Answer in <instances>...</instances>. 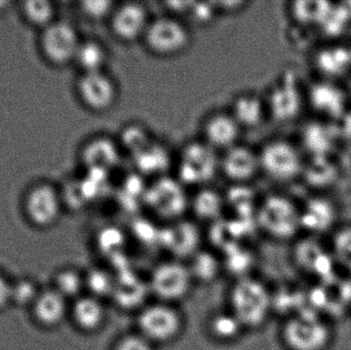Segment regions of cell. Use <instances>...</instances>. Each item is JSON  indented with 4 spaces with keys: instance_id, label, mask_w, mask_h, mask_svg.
<instances>
[{
    "instance_id": "e0dca14e",
    "label": "cell",
    "mask_w": 351,
    "mask_h": 350,
    "mask_svg": "<svg viewBox=\"0 0 351 350\" xmlns=\"http://www.w3.org/2000/svg\"><path fill=\"white\" fill-rule=\"evenodd\" d=\"M241 129L230 112L217 111L204 121L202 140L215 150L226 151L239 144Z\"/></svg>"
},
{
    "instance_id": "f1b7e54d",
    "label": "cell",
    "mask_w": 351,
    "mask_h": 350,
    "mask_svg": "<svg viewBox=\"0 0 351 350\" xmlns=\"http://www.w3.org/2000/svg\"><path fill=\"white\" fill-rule=\"evenodd\" d=\"M51 287L66 299L74 301L86 294L84 293L86 292L84 273H80L73 267H64L59 269L53 275Z\"/></svg>"
},
{
    "instance_id": "4dcf8cb0",
    "label": "cell",
    "mask_w": 351,
    "mask_h": 350,
    "mask_svg": "<svg viewBox=\"0 0 351 350\" xmlns=\"http://www.w3.org/2000/svg\"><path fill=\"white\" fill-rule=\"evenodd\" d=\"M317 64L325 75H343L351 66V51L346 47L327 49L319 53Z\"/></svg>"
},
{
    "instance_id": "5b68a950",
    "label": "cell",
    "mask_w": 351,
    "mask_h": 350,
    "mask_svg": "<svg viewBox=\"0 0 351 350\" xmlns=\"http://www.w3.org/2000/svg\"><path fill=\"white\" fill-rule=\"evenodd\" d=\"M282 339L289 350H326L332 339L329 325L313 312H300L286 321Z\"/></svg>"
},
{
    "instance_id": "ba28073f",
    "label": "cell",
    "mask_w": 351,
    "mask_h": 350,
    "mask_svg": "<svg viewBox=\"0 0 351 350\" xmlns=\"http://www.w3.org/2000/svg\"><path fill=\"white\" fill-rule=\"evenodd\" d=\"M144 205L158 217L177 222L190 205L184 185L173 177L154 179L144 193Z\"/></svg>"
},
{
    "instance_id": "9c48e42d",
    "label": "cell",
    "mask_w": 351,
    "mask_h": 350,
    "mask_svg": "<svg viewBox=\"0 0 351 350\" xmlns=\"http://www.w3.org/2000/svg\"><path fill=\"white\" fill-rule=\"evenodd\" d=\"M259 158L261 171L278 182L294 180L304 170L298 148L286 140L267 142L260 150Z\"/></svg>"
},
{
    "instance_id": "d6a6232c",
    "label": "cell",
    "mask_w": 351,
    "mask_h": 350,
    "mask_svg": "<svg viewBox=\"0 0 351 350\" xmlns=\"http://www.w3.org/2000/svg\"><path fill=\"white\" fill-rule=\"evenodd\" d=\"M188 267L194 282L210 283L218 277L222 264L214 254L206 251H198L191 257V262Z\"/></svg>"
},
{
    "instance_id": "2e32d148",
    "label": "cell",
    "mask_w": 351,
    "mask_h": 350,
    "mask_svg": "<svg viewBox=\"0 0 351 350\" xmlns=\"http://www.w3.org/2000/svg\"><path fill=\"white\" fill-rule=\"evenodd\" d=\"M121 158L119 141L105 135L90 138L80 150V160L88 171L109 173L119 166Z\"/></svg>"
},
{
    "instance_id": "f546056e",
    "label": "cell",
    "mask_w": 351,
    "mask_h": 350,
    "mask_svg": "<svg viewBox=\"0 0 351 350\" xmlns=\"http://www.w3.org/2000/svg\"><path fill=\"white\" fill-rule=\"evenodd\" d=\"M154 141L156 140L154 139L150 129L139 123H131L125 125L121 129L119 138L121 149L129 152L132 158L152 145Z\"/></svg>"
},
{
    "instance_id": "f35d334b",
    "label": "cell",
    "mask_w": 351,
    "mask_h": 350,
    "mask_svg": "<svg viewBox=\"0 0 351 350\" xmlns=\"http://www.w3.org/2000/svg\"><path fill=\"white\" fill-rule=\"evenodd\" d=\"M334 248L340 256L351 259V227L343 228L336 234Z\"/></svg>"
},
{
    "instance_id": "7402d4cb",
    "label": "cell",
    "mask_w": 351,
    "mask_h": 350,
    "mask_svg": "<svg viewBox=\"0 0 351 350\" xmlns=\"http://www.w3.org/2000/svg\"><path fill=\"white\" fill-rule=\"evenodd\" d=\"M309 102L317 112L325 116L340 117L344 113L346 97L341 88L330 82L317 84L309 92Z\"/></svg>"
},
{
    "instance_id": "4316f807",
    "label": "cell",
    "mask_w": 351,
    "mask_h": 350,
    "mask_svg": "<svg viewBox=\"0 0 351 350\" xmlns=\"http://www.w3.org/2000/svg\"><path fill=\"white\" fill-rule=\"evenodd\" d=\"M21 14L30 26L45 30L57 21V8L47 0H29L23 2Z\"/></svg>"
},
{
    "instance_id": "52a82bcc",
    "label": "cell",
    "mask_w": 351,
    "mask_h": 350,
    "mask_svg": "<svg viewBox=\"0 0 351 350\" xmlns=\"http://www.w3.org/2000/svg\"><path fill=\"white\" fill-rule=\"evenodd\" d=\"M193 283L188 265L173 259L154 267L148 286L158 301L176 305L189 295Z\"/></svg>"
},
{
    "instance_id": "277c9868",
    "label": "cell",
    "mask_w": 351,
    "mask_h": 350,
    "mask_svg": "<svg viewBox=\"0 0 351 350\" xmlns=\"http://www.w3.org/2000/svg\"><path fill=\"white\" fill-rule=\"evenodd\" d=\"M217 150L204 140L186 144L180 152L177 179L183 185L204 186L220 171V160Z\"/></svg>"
},
{
    "instance_id": "74e56055",
    "label": "cell",
    "mask_w": 351,
    "mask_h": 350,
    "mask_svg": "<svg viewBox=\"0 0 351 350\" xmlns=\"http://www.w3.org/2000/svg\"><path fill=\"white\" fill-rule=\"evenodd\" d=\"M112 350H156V347L139 333H134L121 337Z\"/></svg>"
},
{
    "instance_id": "60d3db41",
    "label": "cell",
    "mask_w": 351,
    "mask_h": 350,
    "mask_svg": "<svg viewBox=\"0 0 351 350\" xmlns=\"http://www.w3.org/2000/svg\"><path fill=\"white\" fill-rule=\"evenodd\" d=\"M10 5H12V2L6 1V0H3V1L0 0V16L5 14Z\"/></svg>"
},
{
    "instance_id": "603a6c76",
    "label": "cell",
    "mask_w": 351,
    "mask_h": 350,
    "mask_svg": "<svg viewBox=\"0 0 351 350\" xmlns=\"http://www.w3.org/2000/svg\"><path fill=\"white\" fill-rule=\"evenodd\" d=\"M133 160L140 174L154 176V179L167 176V171L172 162L168 148L156 141L134 155Z\"/></svg>"
},
{
    "instance_id": "ab89813d",
    "label": "cell",
    "mask_w": 351,
    "mask_h": 350,
    "mask_svg": "<svg viewBox=\"0 0 351 350\" xmlns=\"http://www.w3.org/2000/svg\"><path fill=\"white\" fill-rule=\"evenodd\" d=\"M12 281L0 271V310L12 305Z\"/></svg>"
},
{
    "instance_id": "4fadbf2b",
    "label": "cell",
    "mask_w": 351,
    "mask_h": 350,
    "mask_svg": "<svg viewBox=\"0 0 351 350\" xmlns=\"http://www.w3.org/2000/svg\"><path fill=\"white\" fill-rule=\"evenodd\" d=\"M152 20L143 3L123 2L117 4L109 18V24L115 38L121 42L132 43L143 40Z\"/></svg>"
},
{
    "instance_id": "83f0119b",
    "label": "cell",
    "mask_w": 351,
    "mask_h": 350,
    "mask_svg": "<svg viewBox=\"0 0 351 350\" xmlns=\"http://www.w3.org/2000/svg\"><path fill=\"white\" fill-rule=\"evenodd\" d=\"M190 205L198 218L213 221L218 219L222 214L225 201L218 191L212 188H200L190 201Z\"/></svg>"
},
{
    "instance_id": "30bf717a",
    "label": "cell",
    "mask_w": 351,
    "mask_h": 350,
    "mask_svg": "<svg viewBox=\"0 0 351 350\" xmlns=\"http://www.w3.org/2000/svg\"><path fill=\"white\" fill-rule=\"evenodd\" d=\"M62 191L49 183L41 182L28 189L24 197V213L35 227L49 228L59 221L64 208Z\"/></svg>"
},
{
    "instance_id": "5bb4252c",
    "label": "cell",
    "mask_w": 351,
    "mask_h": 350,
    "mask_svg": "<svg viewBox=\"0 0 351 350\" xmlns=\"http://www.w3.org/2000/svg\"><path fill=\"white\" fill-rule=\"evenodd\" d=\"M268 113L274 121L287 123L298 116L302 109V94L293 74H285L266 98Z\"/></svg>"
},
{
    "instance_id": "8fae6325",
    "label": "cell",
    "mask_w": 351,
    "mask_h": 350,
    "mask_svg": "<svg viewBox=\"0 0 351 350\" xmlns=\"http://www.w3.org/2000/svg\"><path fill=\"white\" fill-rule=\"evenodd\" d=\"M82 41L71 23L57 20L41 31L39 47L47 61L51 65L63 67L74 63Z\"/></svg>"
},
{
    "instance_id": "3957f363",
    "label": "cell",
    "mask_w": 351,
    "mask_h": 350,
    "mask_svg": "<svg viewBox=\"0 0 351 350\" xmlns=\"http://www.w3.org/2000/svg\"><path fill=\"white\" fill-rule=\"evenodd\" d=\"M143 42L152 55L173 58L187 51L192 35L189 27L179 16H162L152 18Z\"/></svg>"
},
{
    "instance_id": "cb8c5ba5",
    "label": "cell",
    "mask_w": 351,
    "mask_h": 350,
    "mask_svg": "<svg viewBox=\"0 0 351 350\" xmlns=\"http://www.w3.org/2000/svg\"><path fill=\"white\" fill-rule=\"evenodd\" d=\"M109 61V51L106 45L97 39H86L80 43L74 63L82 73L105 71Z\"/></svg>"
},
{
    "instance_id": "1f68e13d",
    "label": "cell",
    "mask_w": 351,
    "mask_h": 350,
    "mask_svg": "<svg viewBox=\"0 0 351 350\" xmlns=\"http://www.w3.org/2000/svg\"><path fill=\"white\" fill-rule=\"evenodd\" d=\"M333 140V131L326 125H311L303 132V144L313 158H327Z\"/></svg>"
},
{
    "instance_id": "7c38bea8",
    "label": "cell",
    "mask_w": 351,
    "mask_h": 350,
    "mask_svg": "<svg viewBox=\"0 0 351 350\" xmlns=\"http://www.w3.org/2000/svg\"><path fill=\"white\" fill-rule=\"evenodd\" d=\"M76 92L80 102L95 113L111 110L119 101L117 80L106 71L82 73L76 82Z\"/></svg>"
},
{
    "instance_id": "484cf974",
    "label": "cell",
    "mask_w": 351,
    "mask_h": 350,
    "mask_svg": "<svg viewBox=\"0 0 351 350\" xmlns=\"http://www.w3.org/2000/svg\"><path fill=\"white\" fill-rule=\"evenodd\" d=\"M208 330L215 340L233 342L245 331L237 316L229 312H219L213 314L208 322Z\"/></svg>"
},
{
    "instance_id": "d4e9b609",
    "label": "cell",
    "mask_w": 351,
    "mask_h": 350,
    "mask_svg": "<svg viewBox=\"0 0 351 350\" xmlns=\"http://www.w3.org/2000/svg\"><path fill=\"white\" fill-rule=\"evenodd\" d=\"M166 242L169 248L174 251L178 256L186 254L191 258L195 253L198 244V232L194 225L187 222L177 221L174 225L169 229L166 236Z\"/></svg>"
},
{
    "instance_id": "e575fe53",
    "label": "cell",
    "mask_w": 351,
    "mask_h": 350,
    "mask_svg": "<svg viewBox=\"0 0 351 350\" xmlns=\"http://www.w3.org/2000/svg\"><path fill=\"white\" fill-rule=\"evenodd\" d=\"M40 292V287L34 279L21 277L16 281H12V305L29 308L31 310Z\"/></svg>"
},
{
    "instance_id": "d6986e66",
    "label": "cell",
    "mask_w": 351,
    "mask_h": 350,
    "mask_svg": "<svg viewBox=\"0 0 351 350\" xmlns=\"http://www.w3.org/2000/svg\"><path fill=\"white\" fill-rule=\"evenodd\" d=\"M69 316L78 330L90 334L104 326L107 312L102 299L84 294L72 301Z\"/></svg>"
},
{
    "instance_id": "7a4b0ae2",
    "label": "cell",
    "mask_w": 351,
    "mask_h": 350,
    "mask_svg": "<svg viewBox=\"0 0 351 350\" xmlns=\"http://www.w3.org/2000/svg\"><path fill=\"white\" fill-rule=\"evenodd\" d=\"M138 333L154 347L174 342L184 330V318L173 304L144 305L137 318Z\"/></svg>"
},
{
    "instance_id": "6da1fadb",
    "label": "cell",
    "mask_w": 351,
    "mask_h": 350,
    "mask_svg": "<svg viewBox=\"0 0 351 350\" xmlns=\"http://www.w3.org/2000/svg\"><path fill=\"white\" fill-rule=\"evenodd\" d=\"M229 301L230 312L237 316L245 330L261 328L274 310V296L269 290L261 281L251 277L235 282Z\"/></svg>"
},
{
    "instance_id": "ffe728a7",
    "label": "cell",
    "mask_w": 351,
    "mask_h": 350,
    "mask_svg": "<svg viewBox=\"0 0 351 350\" xmlns=\"http://www.w3.org/2000/svg\"><path fill=\"white\" fill-rule=\"evenodd\" d=\"M231 114L241 129H253L261 127L267 118L266 99L256 92H243L233 100Z\"/></svg>"
},
{
    "instance_id": "d590c367",
    "label": "cell",
    "mask_w": 351,
    "mask_h": 350,
    "mask_svg": "<svg viewBox=\"0 0 351 350\" xmlns=\"http://www.w3.org/2000/svg\"><path fill=\"white\" fill-rule=\"evenodd\" d=\"M117 5V3L109 0H90L80 2L78 10L88 20L101 22L103 20L109 21Z\"/></svg>"
},
{
    "instance_id": "ac0fdd59",
    "label": "cell",
    "mask_w": 351,
    "mask_h": 350,
    "mask_svg": "<svg viewBox=\"0 0 351 350\" xmlns=\"http://www.w3.org/2000/svg\"><path fill=\"white\" fill-rule=\"evenodd\" d=\"M70 305L69 300L51 286L41 289L31 312L37 324L43 328L53 329L60 326L69 316Z\"/></svg>"
},
{
    "instance_id": "836d02e7",
    "label": "cell",
    "mask_w": 351,
    "mask_h": 350,
    "mask_svg": "<svg viewBox=\"0 0 351 350\" xmlns=\"http://www.w3.org/2000/svg\"><path fill=\"white\" fill-rule=\"evenodd\" d=\"M86 294L103 299L111 296L114 290L115 279L108 271L102 268H93L84 273Z\"/></svg>"
},
{
    "instance_id": "8d00e7d4",
    "label": "cell",
    "mask_w": 351,
    "mask_h": 350,
    "mask_svg": "<svg viewBox=\"0 0 351 350\" xmlns=\"http://www.w3.org/2000/svg\"><path fill=\"white\" fill-rule=\"evenodd\" d=\"M216 12H218V10L215 2H189L184 14L195 24L204 25L212 22Z\"/></svg>"
},
{
    "instance_id": "9a60e30c",
    "label": "cell",
    "mask_w": 351,
    "mask_h": 350,
    "mask_svg": "<svg viewBox=\"0 0 351 350\" xmlns=\"http://www.w3.org/2000/svg\"><path fill=\"white\" fill-rule=\"evenodd\" d=\"M220 171L232 182H249L261 171L259 152L239 143L224 152L220 160Z\"/></svg>"
},
{
    "instance_id": "8992f818",
    "label": "cell",
    "mask_w": 351,
    "mask_h": 350,
    "mask_svg": "<svg viewBox=\"0 0 351 350\" xmlns=\"http://www.w3.org/2000/svg\"><path fill=\"white\" fill-rule=\"evenodd\" d=\"M260 227L276 240L294 238L301 229V210L284 195L266 197L258 208Z\"/></svg>"
},
{
    "instance_id": "44dd1931",
    "label": "cell",
    "mask_w": 351,
    "mask_h": 350,
    "mask_svg": "<svg viewBox=\"0 0 351 350\" xmlns=\"http://www.w3.org/2000/svg\"><path fill=\"white\" fill-rule=\"evenodd\" d=\"M335 207L324 197H313L301 210V227L315 234L328 232L336 221Z\"/></svg>"
}]
</instances>
